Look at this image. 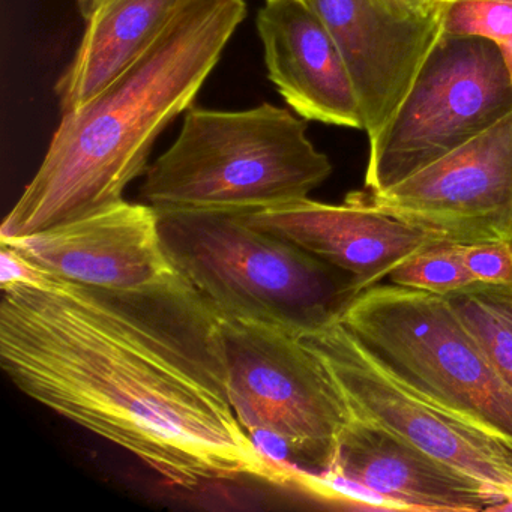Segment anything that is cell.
Listing matches in <instances>:
<instances>
[{
  "label": "cell",
  "instance_id": "obj_1",
  "mask_svg": "<svg viewBox=\"0 0 512 512\" xmlns=\"http://www.w3.org/2000/svg\"><path fill=\"white\" fill-rule=\"evenodd\" d=\"M0 365L23 394L176 487L302 481L238 421L220 316L178 272L115 290L28 265L2 284Z\"/></svg>",
  "mask_w": 512,
  "mask_h": 512
},
{
  "label": "cell",
  "instance_id": "obj_2",
  "mask_svg": "<svg viewBox=\"0 0 512 512\" xmlns=\"http://www.w3.org/2000/svg\"><path fill=\"white\" fill-rule=\"evenodd\" d=\"M245 0H184L151 47L97 97L62 113L46 157L0 229L25 238L121 202L160 134L193 107Z\"/></svg>",
  "mask_w": 512,
  "mask_h": 512
},
{
  "label": "cell",
  "instance_id": "obj_3",
  "mask_svg": "<svg viewBox=\"0 0 512 512\" xmlns=\"http://www.w3.org/2000/svg\"><path fill=\"white\" fill-rule=\"evenodd\" d=\"M331 173L289 110L191 107L178 139L146 170L140 199L157 211L254 214L307 199Z\"/></svg>",
  "mask_w": 512,
  "mask_h": 512
},
{
  "label": "cell",
  "instance_id": "obj_4",
  "mask_svg": "<svg viewBox=\"0 0 512 512\" xmlns=\"http://www.w3.org/2000/svg\"><path fill=\"white\" fill-rule=\"evenodd\" d=\"M175 271L220 317L307 334L340 317L358 295L352 275L256 229L248 214L158 211Z\"/></svg>",
  "mask_w": 512,
  "mask_h": 512
},
{
  "label": "cell",
  "instance_id": "obj_5",
  "mask_svg": "<svg viewBox=\"0 0 512 512\" xmlns=\"http://www.w3.org/2000/svg\"><path fill=\"white\" fill-rule=\"evenodd\" d=\"M337 320L410 391L512 446V389L448 296L380 283Z\"/></svg>",
  "mask_w": 512,
  "mask_h": 512
},
{
  "label": "cell",
  "instance_id": "obj_6",
  "mask_svg": "<svg viewBox=\"0 0 512 512\" xmlns=\"http://www.w3.org/2000/svg\"><path fill=\"white\" fill-rule=\"evenodd\" d=\"M512 113V73L485 38L437 35L409 89L370 137L365 190L383 191Z\"/></svg>",
  "mask_w": 512,
  "mask_h": 512
},
{
  "label": "cell",
  "instance_id": "obj_7",
  "mask_svg": "<svg viewBox=\"0 0 512 512\" xmlns=\"http://www.w3.org/2000/svg\"><path fill=\"white\" fill-rule=\"evenodd\" d=\"M220 322L242 427L275 434L298 463L331 473L350 416L316 359L292 332L233 317Z\"/></svg>",
  "mask_w": 512,
  "mask_h": 512
},
{
  "label": "cell",
  "instance_id": "obj_8",
  "mask_svg": "<svg viewBox=\"0 0 512 512\" xmlns=\"http://www.w3.org/2000/svg\"><path fill=\"white\" fill-rule=\"evenodd\" d=\"M343 401L350 418L416 448L512 500V446L478 430L398 382L337 319L298 335Z\"/></svg>",
  "mask_w": 512,
  "mask_h": 512
},
{
  "label": "cell",
  "instance_id": "obj_9",
  "mask_svg": "<svg viewBox=\"0 0 512 512\" xmlns=\"http://www.w3.org/2000/svg\"><path fill=\"white\" fill-rule=\"evenodd\" d=\"M346 199L439 241L512 242V113L394 187Z\"/></svg>",
  "mask_w": 512,
  "mask_h": 512
},
{
  "label": "cell",
  "instance_id": "obj_10",
  "mask_svg": "<svg viewBox=\"0 0 512 512\" xmlns=\"http://www.w3.org/2000/svg\"><path fill=\"white\" fill-rule=\"evenodd\" d=\"M0 241L37 271L85 286L142 289L176 274L158 211L146 203L121 200L80 220Z\"/></svg>",
  "mask_w": 512,
  "mask_h": 512
},
{
  "label": "cell",
  "instance_id": "obj_11",
  "mask_svg": "<svg viewBox=\"0 0 512 512\" xmlns=\"http://www.w3.org/2000/svg\"><path fill=\"white\" fill-rule=\"evenodd\" d=\"M352 74L368 139L394 113L439 35L434 8L400 0H310Z\"/></svg>",
  "mask_w": 512,
  "mask_h": 512
},
{
  "label": "cell",
  "instance_id": "obj_12",
  "mask_svg": "<svg viewBox=\"0 0 512 512\" xmlns=\"http://www.w3.org/2000/svg\"><path fill=\"white\" fill-rule=\"evenodd\" d=\"M268 79L305 121L364 130L358 92L337 41L304 0H266L256 19Z\"/></svg>",
  "mask_w": 512,
  "mask_h": 512
},
{
  "label": "cell",
  "instance_id": "obj_13",
  "mask_svg": "<svg viewBox=\"0 0 512 512\" xmlns=\"http://www.w3.org/2000/svg\"><path fill=\"white\" fill-rule=\"evenodd\" d=\"M248 221L352 275L358 293L382 283L439 241L419 227L347 199L343 205H328L307 197L248 214Z\"/></svg>",
  "mask_w": 512,
  "mask_h": 512
},
{
  "label": "cell",
  "instance_id": "obj_14",
  "mask_svg": "<svg viewBox=\"0 0 512 512\" xmlns=\"http://www.w3.org/2000/svg\"><path fill=\"white\" fill-rule=\"evenodd\" d=\"M392 511H499L502 497L382 428L349 419L334 469Z\"/></svg>",
  "mask_w": 512,
  "mask_h": 512
},
{
  "label": "cell",
  "instance_id": "obj_15",
  "mask_svg": "<svg viewBox=\"0 0 512 512\" xmlns=\"http://www.w3.org/2000/svg\"><path fill=\"white\" fill-rule=\"evenodd\" d=\"M184 0H106L56 83L62 113L79 109L125 73L164 31Z\"/></svg>",
  "mask_w": 512,
  "mask_h": 512
},
{
  "label": "cell",
  "instance_id": "obj_16",
  "mask_svg": "<svg viewBox=\"0 0 512 512\" xmlns=\"http://www.w3.org/2000/svg\"><path fill=\"white\" fill-rule=\"evenodd\" d=\"M448 299L512 389V286L472 283Z\"/></svg>",
  "mask_w": 512,
  "mask_h": 512
},
{
  "label": "cell",
  "instance_id": "obj_17",
  "mask_svg": "<svg viewBox=\"0 0 512 512\" xmlns=\"http://www.w3.org/2000/svg\"><path fill=\"white\" fill-rule=\"evenodd\" d=\"M440 34L493 41L512 73V0H436Z\"/></svg>",
  "mask_w": 512,
  "mask_h": 512
},
{
  "label": "cell",
  "instance_id": "obj_18",
  "mask_svg": "<svg viewBox=\"0 0 512 512\" xmlns=\"http://www.w3.org/2000/svg\"><path fill=\"white\" fill-rule=\"evenodd\" d=\"M389 283L448 296L475 283L463 259V244L436 241L398 266Z\"/></svg>",
  "mask_w": 512,
  "mask_h": 512
},
{
  "label": "cell",
  "instance_id": "obj_19",
  "mask_svg": "<svg viewBox=\"0 0 512 512\" xmlns=\"http://www.w3.org/2000/svg\"><path fill=\"white\" fill-rule=\"evenodd\" d=\"M463 259L475 283L512 286V242L463 244Z\"/></svg>",
  "mask_w": 512,
  "mask_h": 512
},
{
  "label": "cell",
  "instance_id": "obj_20",
  "mask_svg": "<svg viewBox=\"0 0 512 512\" xmlns=\"http://www.w3.org/2000/svg\"><path fill=\"white\" fill-rule=\"evenodd\" d=\"M106 0H77V8H79L80 16L83 19H91L92 14L104 4Z\"/></svg>",
  "mask_w": 512,
  "mask_h": 512
},
{
  "label": "cell",
  "instance_id": "obj_21",
  "mask_svg": "<svg viewBox=\"0 0 512 512\" xmlns=\"http://www.w3.org/2000/svg\"><path fill=\"white\" fill-rule=\"evenodd\" d=\"M400 2L409 5V7L416 8V10L431 11L436 0H400Z\"/></svg>",
  "mask_w": 512,
  "mask_h": 512
},
{
  "label": "cell",
  "instance_id": "obj_22",
  "mask_svg": "<svg viewBox=\"0 0 512 512\" xmlns=\"http://www.w3.org/2000/svg\"><path fill=\"white\" fill-rule=\"evenodd\" d=\"M304 2H307V4H310V0H304Z\"/></svg>",
  "mask_w": 512,
  "mask_h": 512
}]
</instances>
